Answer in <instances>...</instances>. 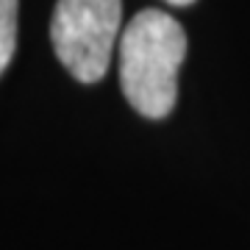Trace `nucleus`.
Masks as SVG:
<instances>
[{
	"instance_id": "3",
	"label": "nucleus",
	"mask_w": 250,
	"mask_h": 250,
	"mask_svg": "<svg viewBox=\"0 0 250 250\" xmlns=\"http://www.w3.org/2000/svg\"><path fill=\"white\" fill-rule=\"evenodd\" d=\"M17 45V0H0V75L6 72Z\"/></svg>"
},
{
	"instance_id": "2",
	"label": "nucleus",
	"mask_w": 250,
	"mask_h": 250,
	"mask_svg": "<svg viewBox=\"0 0 250 250\" xmlns=\"http://www.w3.org/2000/svg\"><path fill=\"white\" fill-rule=\"evenodd\" d=\"M120 0H59L50 20V42L64 70L81 83H98L108 72L120 42Z\"/></svg>"
},
{
	"instance_id": "4",
	"label": "nucleus",
	"mask_w": 250,
	"mask_h": 250,
	"mask_svg": "<svg viewBox=\"0 0 250 250\" xmlns=\"http://www.w3.org/2000/svg\"><path fill=\"white\" fill-rule=\"evenodd\" d=\"M164 3H170V6H192L195 0H164Z\"/></svg>"
},
{
	"instance_id": "1",
	"label": "nucleus",
	"mask_w": 250,
	"mask_h": 250,
	"mask_svg": "<svg viewBox=\"0 0 250 250\" xmlns=\"http://www.w3.org/2000/svg\"><path fill=\"white\" fill-rule=\"evenodd\" d=\"M120 86L128 103L147 120L167 117L178 98V70L187 56V34L172 14L145 9L134 14L117 42Z\"/></svg>"
}]
</instances>
